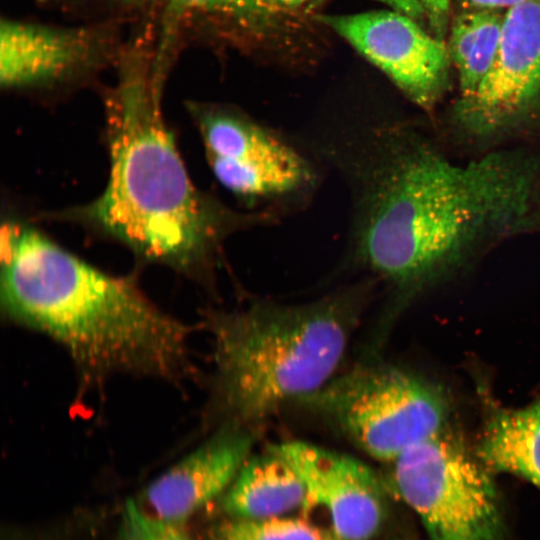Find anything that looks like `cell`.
Listing matches in <instances>:
<instances>
[{
  "mask_svg": "<svg viewBox=\"0 0 540 540\" xmlns=\"http://www.w3.org/2000/svg\"><path fill=\"white\" fill-rule=\"evenodd\" d=\"M326 0H314L313 6L318 5ZM391 8L403 14H406L414 19H420L425 16L422 7L417 0H379ZM310 5V6H312Z\"/></svg>",
  "mask_w": 540,
  "mask_h": 540,
  "instance_id": "obj_20",
  "label": "cell"
},
{
  "mask_svg": "<svg viewBox=\"0 0 540 540\" xmlns=\"http://www.w3.org/2000/svg\"><path fill=\"white\" fill-rule=\"evenodd\" d=\"M343 292L298 305L256 303L209 312L214 344V408L224 423L251 426L331 378L361 308Z\"/></svg>",
  "mask_w": 540,
  "mask_h": 540,
  "instance_id": "obj_4",
  "label": "cell"
},
{
  "mask_svg": "<svg viewBox=\"0 0 540 540\" xmlns=\"http://www.w3.org/2000/svg\"><path fill=\"white\" fill-rule=\"evenodd\" d=\"M188 110L215 178L240 200H280L313 184L309 162L271 129L224 106L191 102Z\"/></svg>",
  "mask_w": 540,
  "mask_h": 540,
  "instance_id": "obj_7",
  "label": "cell"
},
{
  "mask_svg": "<svg viewBox=\"0 0 540 540\" xmlns=\"http://www.w3.org/2000/svg\"><path fill=\"white\" fill-rule=\"evenodd\" d=\"M113 2L128 5V6H137V5H143L146 3L151 2L152 0H111Z\"/></svg>",
  "mask_w": 540,
  "mask_h": 540,
  "instance_id": "obj_23",
  "label": "cell"
},
{
  "mask_svg": "<svg viewBox=\"0 0 540 540\" xmlns=\"http://www.w3.org/2000/svg\"><path fill=\"white\" fill-rule=\"evenodd\" d=\"M298 473L307 507H321L338 540H372L387 513L382 485L360 460L302 441L270 446Z\"/></svg>",
  "mask_w": 540,
  "mask_h": 540,
  "instance_id": "obj_10",
  "label": "cell"
},
{
  "mask_svg": "<svg viewBox=\"0 0 540 540\" xmlns=\"http://www.w3.org/2000/svg\"><path fill=\"white\" fill-rule=\"evenodd\" d=\"M464 9L508 10L526 0H460Z\"/></svg>",
  "mask_w": 540,
  "mask_h": 540,
  "instance_id": "obj_21",
  "label": "cell"
},
{
  "mask_svg": "<svg viewBox=\"0 0 540 540\" xmlns=\"http://www.w3.org/2000/svg\"><path fill=\"white\" fill-rule=\"evenodd\" d=\"M279 11L270 0H167L159 44L153 56V68L159 74L167 75L181 23L193 14L224 16L262 24L272 20Z\"/></svg>",
  "mask_w": 540,
  "mask_h": 540,
  "instance_id": "obj_16",
  "label": "cell"
},
{
  "mask_svg": "<svg viewBox=\"0 0 540 540\" xmlns=\"http://www.w3.org/2000/svg\"><path fill=\"white\" fill-rule=\"evenodd\" d=\"M349 169L359 260L400 288L424 284L516 232L532 212L538 165L527 154L449 159L404 128L372 127Z\"/></svg>",
  "mask_w": 540,
  "mask_h": 540,
  "instance_id": "obj_1",
  "label": "cell"
},
{
  "mask_svg": "<svg viewBox=\"0 0 540 540\" xmlns=\"http://www.w3.org/2000/svg\"><path fill=\"white\" fill-rule=\"evenodd\" d=\"M278 9L297 8L309 0H270Z\"/></svg>",
  "mask_w": 540,
  "mask_h": 540,
  "instance_id": "obj_22",
  "label": "cell"
},
{
  "mask_svg": "<svg viewBox=\"0 0 540 540\" xmlns=\"http://www.w3.org/2000/svg\"><path fill=\"white\" fill-rule=\"evenodd\" d=\"M123 540H192L180 524L162 521L141 512L132 499L122 514Z\"/></svg>",
  "mask_w": 540,
  "mask_h": 540,
  "instance_id": "obj_18",
  "label": "cell"
},
{
  "mask_svg": "<svg viewBox=\"0 0 540 540\" xmlns=\"http://www.w3.org/2000/svg\"><path fill=\"white\" fill-rule=\"evenodd\" d=\"M436 30L441 35L446 26L447 17L450 10V0H417Z\"/></svg>",
  "mask_w": 540,
  "mask_h": 540,
  "instance_id": "obj_19",
  "label": "cell"
},
{
  "mask_svg": "<svg viewBox=\"0 0 540 540\" xmlns=\"http://www.w3.org/2000/svg\"><path fill=\"white\" fill-rule=\"evenodd\" d=\"M113 45L104 27H60L2 18L0 83L6 89L49 88L95 69Z\"/></svg>",
  "mask_w": 540,
  "mask_h": 540,
  "instance_id": "obj_11",
  "label": "cell"
},
{
  "mask_svg": "<svg viewBox=\"0 0 540 540\" xmlns=\"http://www.w3.org/2000/svg\"><path fill=\"white\" fill-rule=\"evenodd\" d=\"M319 20L383 71L415 104L427 109L439 99L446 85L449 52L416 19L396 10H380L321 15Z\"/></svg>",
  "mask_w": 540,
  "mask_h": 540,
  "instance_id": "obj_9",
  "label": "cell"
},
{
  "mask_svg": "<svg viewBox=\"0 0 540 540\" xmlns=\"http://www.w3.org/2000/svg\"><path fill=\"white\" fill-rule=\"evenodd\" d=\"M220 504L229 518H268L307 507V492L293 467L269 447L246 459Z\"/></svg>",
  "mask_w": 540,
  "mask_h": 540,
  "instance_id": "obj_13",
  "label": "cell"
},
{
  "mask_svg": "<svg viewBox=\"0 0 540 540\" xmlns=\"http://www.w3.org/2000/svg\"><path fill=\"white\" fill-rule=\"evenodd\" d=\"M1 307L8 320L60 344L87 382L115 373L183 382L189 329L136 284L69 253L32 226L1 230Z\"/></svg>",
  "mask_w": 540,
  "mask_h": 540,
  "instance_id": "obj_3",
  "label": "cell"
},
{
  "mask_svg": "<svg viewBox=\"0 0 540 540\" xmlns=\"http://www.w3.org/2000/svg\"><path fill=\"white\" fill-rule=\"evenodd\" d=\"M490 470L443 431L393 461L392 484L432 540H500L502 515Z\"/></svg>",
  "mask_w": 540,
  "mask_h": 540,
  "instance_id": "obj_6",
  "label": "cell"
},
{
  "mask_svg": "<svg viewBox=\"0 0 540 540\" xmlns=\"http://www.w3.org/2000/svg\"><path fill=\"white\" fill-rule=\"evenodd\" d=\"M164 83L142 47L123 55L105 100L109 177L102 194L60 217L119 240L139 258L202 279L233 232L265 223L201 192L189 177L162 112Z\"/></svg>",
  "mask_w": 540,
  "mask_h": 540,
  "instance_id": "obj_2",
  "label": "cell"
},
{
  "mask_svg": "<svg viewBox=\"0 0 540 540\" xmlns=\"http://www.w3.org/2000/svg\"><path fill=\"white\" fill-rule=\"evenodd\" d=\"M371 457L394 461L438 434L447 402L431 384L385 365H362L300 398Z\"/></svg>",
  "mask_w": 540,
  "mask_h": 540,
  "instance_id": "obj_5",
  "label": "cell"
},
{
  "mask_svg": "<svg viewBox=\"0 0 540 540\" xmlns=\"http://www.w3.org/2000/svg\"><path fill=\"white\" fill-rule=\"evenodd\" d=\"M212 536L214 540H338L330 529L289 515L229 518L213 529Z\"/></svg>",
  "mask_w": 540,
  "mask_h": 540,
  "instance_id": "obj_17",
  "label": "cell"
},
{
  "mask_svg": "<svg viewBox=\"0 0 540 540\" xmlns=\"http://www.w3.org/2000/svg\"><path fill=\"white\" fill-rule=\"evenodd\" d=\"M477 456L490 471L518 475L540 490V396L524 408L494 409Z\"/></svg>",
  "mask_w": 540,
  "mask_h": 540,
  "instance_id": "obj_14",
  "label": "cell"
},
{
  "mask_svg": "<svg viewBox=\"0 0 540 540\" xmlns=\"http://www.w3.org/2000/svg\"><path fill=\"white\" fill-rule=\"evenodd\" d=\"M540 97V0L505 11L494 61L468 100L460 125L477 138H491L517 124Z\"/></svg>",
  "mask_w": 540,
  "mask_h": 540,
  "instance_id": "obj_8",
  "label": "cell"
},
{
  "mask_svg": "<svg viewBox=\"0 0 540 540\" xmlns=\"http://www.w3.org/2000/svg\"><path fill=\"white\" fill-rule=\"evenodd\" d=\"M225 423L207 441L151 482L136 499L144 514L181 524L221 497L251 455L255 433Z\"/></svg>",
  "mask_w": 540,
  "mask_h": 540,
  "instance_id": "obj_12",
  "label": "cell"
},
{
  "mask_svg": "<svg viewBox=\"0 0 540 540\" xmlns=\"http://www.w3.org/2000/svg\"><path fill=\"white\" fill-rule=\"evenodd\" d=\"M540 211V210H539Z\"/></svg>",
  "mask_w": 540,
  "mask_h": 540,
  "instance_id": "obj_24",
  "label": "cell"
},
{
  "mask_svg": "<svg viewBox=\"0 0 540 540\" xmlns=\"http://www.w3.org/2000/svg\"><path fill=\"white\" fill-rule=\"evenodd\" d=\"M504 14L502 10L464 9L452 25L448 52L458 71L461 101L476 93L494 61Z\"/></svg>",
  "mask_w": 540,
  "mask_h": 540,
  "instance_id": "obj_15",
  "label": "cell"
}]
</instances>
